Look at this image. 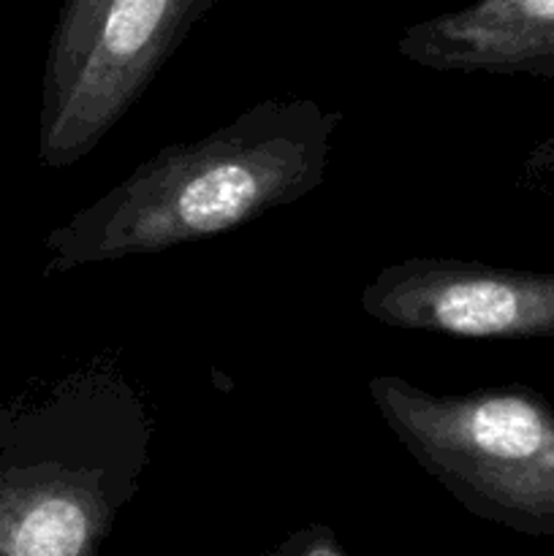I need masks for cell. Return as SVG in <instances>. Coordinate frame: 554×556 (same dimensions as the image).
<instances>
[{"instance_id": "obj_1", "label": "cell", "mask_w": 554, "mask_h": 556, "mask_svg": "<svg viewBox=\"0 0 554 556\" xmlns=\"http://www.w3.org/2000/svg\"><path fill=\"white\" fill-rule=\"evenodd\" d=\"M342 112L261 101L196 141L158 150L47 237V275L158 255L259 220L320 188Z\"/></svg>"}, {"instance_id": "obj_2", "label": "cell", "mask_w": 554, "mask_h": 556, "mask_svg": "<svg viewBox=\"0 0 554 556\" xmlns=\"http://www.w3.org/2000/svg\"><path fill=\"white\" fill-rule=\"evenodd\" d=\"M369 400L413 459L494 514L554 532V407L527 386L432 394L375 375Z\"/></svg>"}, {"instance_id": "obj_3", "label": "cell", "mask_w": 554, "mask_h": 556, "mask_svg": "<svg viewBox=\"0 0 554 556\" xmlns=\"http://www.w3.org/2000/svg\"><path fill=\"white\" fill-rule=\"evenodd\" d=\"M150 410L112 364L74 372L68 432L58 456L0 465V556H81L96 527L103 454L147 445Z\"/></svg>"}, {"instance_id": "obj_4", "label": "cell", "mask_w": 554, "mask_h": 556, "mask_svg": "<svg viewBox=\"0 0 554 556\" xmlns=\"http://www.w3.org/2000/svg\"><path fill=\"white\" fill-rule=\"evenodd\" d=\"M217 0H106L63 98L38 117V161L68 168L144 96Z\"/></svg>"}, {"instance_id": "obj_5", "label": "cell", "mask_w": 554, "mask_h": 556, "mask_svg": "<svg viewBox=\"0 0 554 556\" xmlns=\"http://www.w3.org/2000/svg\"><path fill=\"white\" fill-rule=\"evenodd\" d=\"M362 309L402 331L462 340H536L554 334V275L478 261L413 255L364 286Z\"/></svg>"}, {"instance_id": "obj_6", "label": "cell", "mask_w": 554, "mask_h": 556, "mask_svg": "<svg viewBox=\"0 0 554 556\" xmlns=\"http://www.w3.org/2000/svg\"><path fill=\"white\" fill-rule=\"evenodd\" d=\"M396 52L429 71L554 81V0H473L407 25Z\"/></svg>"}, {"instance_id": "obj_7", "label": "cell", "mask_w": 554, "mask_h": 556, "mask_svg": "<svg viewBox=\"0 0 554 556\" xmlns=\"http://www.w3.org/2000/svg\"><path fill=\"white\" fill-rule=\"evenodd\" d=\"M103 5H106V0H65L63 9H60L52 41H49L47 65H43L41 114L38 117L52 112L63 98L76 63H79L81 52H85L87 41L96 30Z\"/></svg>"}]
</instances>
